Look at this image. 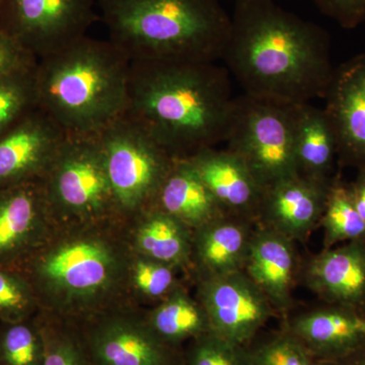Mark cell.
<instances>
[{
    "label": "cell",
    "instance_id": "6da1fadb",
    "mask_svg": "<svg viewBox=\"0 0 365 365\" xmlns=\"http://www.w3.org/2000/svg\"><path fill=\"white\" fill-rule=\"evenodd\" d=\"M222 60L244 93L297 105L324 98L335 69L328 33L273 0H235Z\"/></svg>",
    "mask_w": 365,
    "mask_h": 365
},
{
    "label": "cell",
    "instance_id": "7a4b0ae2",
    "mask_svg": "<svg viewBox=\"0 0 365 365\" xmlns=\"http://www.w3.org/2000/svg\"><path fill=\"white\" fill-rule=\"evenodd\" d=\"M132 251L126 222L57 225L16 269L41 311L66 321L134 307L128 294Z\"/></svg>",
    "mask_w": 365,
    "mask_h": 365
},
{
    "label": "cell",
    "instance_id": "3957f363",
    "mask_svg": "<svg viewBox=\"0 0 365 365\" xmlns=\"http://www.w3.org/2000/svg\"><path fill=\"white\" fill-rule=\"evenodd\" d=\"M230 73L217 62L131 61L125 116L176 160L225 143Z\"/></svg>",
    "mask_w": 365,
    "mask_h": 365
},
{
    "label": "cell",
    "instance_id": "277c9868",
    "mask_svg": "<svg viewBox=\"0 0 365 365\" xmlns=\"http://www.w3.org/2000/svg\"><path fill=\"white\" fill-rule=\"evenodd\" d=\"M130 63L109 40L86 35L38 60L37 107L67 135H97L126 112Z\"/></svg>",
    "mask_w": 365,
    "mask_h": 365
},
{
    "label": "cell",
    "instance_id": "5b68a950",
    "mask_svg": "<svg viewBox=\"0 0 365 365\" xmlns=\"http://www.w3.org/2000/svg\"><path fill=\"white\" fill-rule=\"evenodd\" d=\"M109 41L130 61L222 60L230 14L220 0H97Z\"/></svg>",
    "mask_w": 365,
    "mask_h": 365
},
{
    "label": "cell",
    "instance_id": "8992f818",
    "mask_svg": "<svg viewBox=\"0 0 365 365\" xmlns=\"http://www.w3.org/2000/svg\"><path fill=\"white\" fill-rule=\"evenodd\" d=\"M42 182L59 225L124 220L115 200L98 135H67Z\"/></svg>",
    "mask_w": 365,
    "mask_h": 365
},
{
    "label": "cell",
    "instance_id": "52a82bcc",
    "mask_svg": "<svg viewBox=\"0 0 365 365\" xmlns=\"http://www.w3.org/2000/svg\"><path fill=\"white\" fill-rule=\"evenodd\" d=\"M300 104L244 95L235 98L225 143L266 188L297 173L295 132Z\"/></svg>",
    "mask_w": 365,
    "mask_h": 365
},
{
    "label": "cell",
    "instance_id": "ba28073f",
    "mask_svg": "<svg viewBox=\"0 0 365 365\" xmlns=\"http://www.w3.org/2000/svg\"><path fill=\"white\" fill-rule=\"evenodd\" d=\"M97 135L118 209L126 222L151 206L176 158L125 115Z\"/></svg>",
    "mask_w": 365,
    "mask_h": 365
},
{
    "label": "cell",
    "instance_id": "9c48e42d",
    "mask_svg": "<svg viewBox=\"0 0 365 365\" xmlns=\"http://www.w3.org/2000/svg\"><path fill=\"white\" fill-rule=\"evenodd\" d=\"M97 0H0V30L37 60L86 36Z\"/></svg>",
    "mask_w": 365,
    "mask_h": 365
},
{
    "label": "cell",
    "instance_id": "30bf717a",
    "mask_svg": "<svg viewBox=\"0 0 365 365\" xmlns=\"http://www.w3.org/2000/svg\"><path fill=\"white\" fill-rule=\"evenodd\" d=\"M76 324L93 365H185L182 349L160 339L140 307L113 309Z\"/></svg>",
    "mask_w": 365,
    "mask_h": 365
},
{
    "label": "cell",
    "instance_id": "8fae6325",
    "mask_svg": "<svg viewBox=\"0 0 365 365\" xmlns=\"http://www.w3.org/2000/svg\"><path fill=\"white\" fill-rule=\"evenodd\" d=\"M197 297L211 331L237 344L248 345L277 316L265 294L244 271L196 279Z\"/></svg>",
    "mask_w": 365,
    "mask_h": 365
},
{
    "label": "cell",
    "instance_id": "7c38bea8",
    "mask_svg": "<svg viewBox=\"0 0 365 365\" xmlns=\"http://www.w3.org/2000/svg\"><path fill=\"white\" fill-rule=\"evenodd\" d=\"M57 225L42 178L0 188V267L16 270Z\"/></svg>",
    "mask_w": 365,
    "mask_h": 365
},
{
    "label": "cell",
    "instance_id": "4fadbf2b",
    "mask_svg": "<svg viewBox=\"0 0 365 365\" xmlns=\"http://www.w3.org/2000/svg\"><path fill=\"white\" fill-rule=\"evenodd\" d=\"M324 108L338 143V165L365 172V53L334 69Z\"/></svg>",
    "mask_w": 365,
    "mask_h": 365
},
{
    "label": "cell",
    "instance_id": "5bb4252c",
    "mask_svg": "<svg viewBox=\"0 0 365 365\" xmlns=\"http://www.w3.org/2000/svg\"><path fill=\"white\" fill-rule=\"evenodd\" d=\"M67 134L39 108L0 137V188L44 176Z\"/></svg>",
    "mask_w": 365,
    "mask_h": 365
},
{
    "label": "cell",
    "instance_id": "9a60e30c",
    "mask_svg": "<svg viewBox=\"0 0 365 365\" xmlns=\"http://www.w3.org/2000/svg\"><path fill=\"white\" fill-rule=\"evenodd\" d=\"M332 179L319 181L297 174L266 187L257 223L295 242H306L319 227Z\"/></svg>",
    "mask_w": 365,
    "mask_h": 365
},
{
    "label": "cell",
    "instance_id": "2e32d148",
    "mask_svg": "<svg viewBox=\"0 0 365 365\" xmlns=\"http://www.w3.org/2000/svg\"><path fill=\"white\" fill-rule=\"evenodd\" d=\"M302 269L295 242L257 223L244 272L265 294L277 316L284 318L294 306Z\"/></svg>",
    "mask_w": 365,
    "mask_h": 365
},
{
    "label": "cell",
    "instance_id": "e0dca14e",
    "mask_svg": "<svg viewBox=\"0 0 365 365\" xmlns=\"http://www.w3.org/2000/svg\"><path fill=\"white\" fill-rule=\"evenodd\" d=\"M304 284L325 304L351 309L365 317V242L324 249L302 266Z\"/></svg>",
    "mask_w": 365,
    "mask_h": 365
},
{
    "label": "cell",
    "instance_id": "ac0fdd59",
    "mask_svg": "<svg viewBox=\"0 0 365 365\" xmlns=\"http://www.w3.org/2000/svg\"><path fill=\"white\" fill-rule=\"evenodd\" d=\"M187 160L225 215L257 222L265 188L241 158L227 148H211Z\"/></svg>",
    "mask_w": 365,
    "mask_h": 365
},
{
    "label": "cell",
    "instance_id": "d6986e66",
    "mask_svg": "<svg viewBox=\"0 0 365 365\" xmlns=\"http://www.w3.org/2000/svg\"><path fill=\"white\" fill-rule=\"evenodd\" d=\"M361 317L348 307L326 304L288 319L283 329L294 335L319 362L335 364L365 346L359 329Z\"/></svg>",
    "mask_w": 365,
    "mask_h": 365
},
{
    "label": "cell",
    "instance_id": "ffe728a7",
    "mask_svg": "<svg viewBox=\"0 0 365 365\" xmlns=\"http://www.w3.org/2000/svg\"><path fill=\"white\" fill-rule=\"evenodd\" d=\"M257 222L223 215L193 230L191 272L195 279L244 271Z\"/></svg>",
    "mask_w": 365,
    "mask_h": 365
},
{
    "label": "cell",
    "instance_id": "44dd1931",
    "mask_svg": "<svg viewBox=\"0 0 365 365\" xmlns=\"http://www.w3.org/2000/svg\"><path fill=\"white\" fill-rule=\"evenodd\" d=\"M132 253L179 270H191L193 230L155 206L126 220Z\"/></svg>",
    "mask_w": 365,
    "mask_h": 365
},
{
    "label": "cell",
    "instance_id": "7402d4cb",
    "mask_svg": "<svg viewBox=\"0 0 365 365\" xmlns=\"http://www.w3.org/2000/svg\"><path fill=\"white\" fill-rule=\"evenodd\" d=\"M195 230L225 215L188 160H176L151 204Z\"/></svg>",
    "mask_w": 365,
    "mask_h": 365
},
{
    "label": "cell",
    "instance_id": "603a6c76",
    "mask_svg": "<svg viewBox=\"0 0 365 365\" xmlns=\"http://www.w3.org/2000/svg\"><path fill=\"white\" fill-rule=\"evenodd\" d=\"M295 162L302 176L330 181L338 162V143L332 125L321 108L299 106L295 132Z\"/></svg>",
    "mask_w": 365,
    "mask_h": 365
},
{
    "label": "cell",
    "instance_id": "cb8c5ba5",
    "mask_svg": "<svg viewBox=\"0 0 365 365\" xmlns=\"http://www.w3.org/2000/svg\"><path fill=\"white\" fill-rule=\"evenodd\" d=\"M143 314L146 323L160 339L180 349L184 343L211 332L203 307L182 284L157 306L143 311Z\"/></svg>",
    "mask_w": 365,
    "mask_h": 365
},
{
    "label": "cell",
    "instance_id": "d4e9b609",
    "mask_svg": "<svg viewBox=\"0 0 365 365\" xmlns=\"http://www.w3.org/2000/svg\"><path fill=\"white\" fill-rule=\"evenodd\" d=\"M319 227L324 230V249L349 242H365V222L340 174L333 177Z\"/></svg>",
    "mask_w": 365,
    "mask_h": 365
},
{
    "label": "cell",
    "instance_id": "484cf974",
    "mask_svg": "<svg viewBox=\"0 0 365 365\" xmlns=\"http://www.w3.org/2000/svg\"><path fill=\"white\" fill-rule=\"evenodd\" d=\"M179 269L144 258L132 253L128 270V294L131 304L140 307V304L157 306L182 283L178 278Z\"/></svg>",
    "mask_w": 365,
    "mask_h": 365
},
{
    "label": "cell",
    "instance_id": "4316f807",
    "mask_svg": "<svg viewBox=\"0 0 365 365\" xmlns=\"http://www.w3.org/2000/svg\"><path fill=\"white\" fill-rule=\"evenodd\" d=\"M38 318L44 338L43 365H93L76 323L42 311L38 314Z\"/></svg>",
    "mask_w": 365,
    "mask_h": 365
},
{
    "label": "cell",
    "instance_id": "83f0119b",
    "mask_svg": "<svg viewBox=\"0 0 365 365\" xmlns=\"http://www.w3.org/2000/svg\"><path fill=\"white\" fill-rule=\"evenodd\" d=\"M44 355L38 314L23 321L0 323V365H43Z\"/></svg>",
    "mask_w": 365,
    "mask_h": 365
},
{
    "label": "cell",
    "instance_id": "f1b7e54d",
    "mask_svg": "<svg viewBox=\"0 0 365 365\" xmlns=\"http://www.w3.org/2000/svg\"><path fill=\"white\" fill-rule=\"evenodd\" d=\"M35 68L0 76V137L37 108Z\"/></svg>",
    "mask_w": 365,
    "mask_h": 365
},
{
    "label": "cell",
    "instance_id": "f546056e",
    "mask_svg": "<svg viewBox=\"0 0 365 365\" xmlns=\"http://www.w3.org/2000/svg\"><path fill=\"white\" fill-rule=\"evenodd\" d=\"M252 365H325L285 329L247 345Z\"/></svg>",
    "mask_w": 365,
    "mask_h": 365
},
{
    "label": "cell",
    "instance_id": "4dcf8cb0",
    "mask_svg": "<svg viewBox=\"0 0 365 365\" xmlns=\"http://www.w3.org/2000/svg\"><path fill=\"white\" fill-rule=\"evenodd\" d=\"M182 355L185 365H252L248 346L225 339L212 331L190 341Z\"/></svg>",
    "mask_w": 365,
    "mask_h": 365
},
{
    "label": "cell",
    "instance_id": "1f68e13d",
    "mask_svg": "<svg viewBox=\"0 0 365 365\" xmlns=\"http://www.w3.org/2000/svg\"><path fill=\"white\" fill-rule=\"evenodd\" d=\"M40 311L26 278L19 271L0 267V323L23 321Z\"/></svg>",
    "mask_w": 365,
    "mask_h": 365
},
{
    "label": "cell",
    "instance_id": "d6a6232c",
    "mask_svg": "<svg viewBox=\"0 0 365 365\" xmlns=\"http://www.w3.org/2000/svg\"><path fill=\"white\" fill-rule=\"evenodd\" d=\"M325 16L347 30L365 23V0H313Z\"/></svg>",
    "mask_w": 365,
    "mask_h": 365
},
{
    "label": "cell",
    "instance_id": "836d02e7",
    "mask_svg": "<svg viewBox=\"0 0 365 365\" xmlns=\"http://www.w3.org/2000/svg\"><path fill=\"white\" fill-rule=\"evenodd\" d=\"M37 61L23 46L0 30V76L31 68Z\"/></svg>",
    "mask_w": 365,
    "mask_h": 365
},
{
    "label": "cell",
    "instance_id": "e575fe53",
    "mask_svg": "<svg viewBox=\"0 0 365 365\" xmlns=\"http://www.w3.org/2000/svg\"><path fill=\"white\" fill-rule=\"evenodd\" d=\"M348 186L353 203L365 222V172H359L356 179Z\"/></svg>",
    "mask_w": 365,
    "mask_h": 365
},
{
    "label": "cell",
    "instance_id": "d590c367",
    "mask_svg": "<svg viewBox=\"0 0 365 365\" xmlns=\"http://www.w3.org/2000/svg\"><path fill=\"white\" fill-rule=\"evenodd\" d=\"M325 365H365V346L348 356L347 359L340 360L335 364Z\"/></svg>",
    "mask_w": 365,
    "mask_h": 365
},
{
    "label": "cell",
    "instance_id": "8d00e7d4",
    "mask_svg": "<svg viewBox=\"0 0 365 365\" xmlns=\"http://www.w3.org/2000/svg\"><path fill=\"white\" fill-rule=\"evenodd\" d=\"M359 329L360 332H361L362 335L365 337V317H361V319H360Z\"/></svg>",
    "mask_w": 365,
    "mask_h": 365
}]
</instances>
